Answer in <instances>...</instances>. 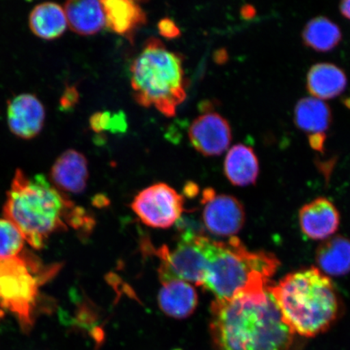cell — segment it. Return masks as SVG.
<instances>
[{
  "instance_id": "obj_3",
  "label": "cell",
  "mask_w": 350,
  "mask_h": 350,
  "mask_svg": "<svg viewBox=\"0 0 350 350\" xmlns=\"http://www.w3.org/2000/svg\"><path fill=\"white\" fill-rule=\"evenodd\" d=\"M269 291L283 322L301 338L323 334L339 317L340 304L334 284L316 267L286 275Z\"/></svg>"
},
{
  "instance_id": "obj_16",
  "label": "cell",
  "mask_w": 350,
  "mask_h": 350,
  "mask_svg": "<svg viewBox=\"0 0 350 350\" xmlns=\"http://www.w3.org/2000/svg\"><path fill=\"white\" fill-rule=\"evenodd\" d=\"M347 82L343 70L330 63L314 64L306 75V89L313 98L322 100L335 98L342 94Z\"/></svg>"
},
{
  "instance_id": "obj_27",
  "label": "cell",
  "mask_w": 350,
  "mask_h": 350,
  "mask_svg": "<svg viewBox=\"0 0 350 350\" xmlns=\"http://www.w3.org/2000/svg\"><path fill=\"white\" fill-rule=\"evenodd\" d=\"M128 129L125 113L122 111L112 113L107 131L113 133H125Z\"/></svg>"
},
{
  "instance_id": "obj_18",
  "label": "cell",
  "mask_w": 350,
  "mask_h": 350,
  "mask_svg": "<svg viewBox=\"0 0 350 350\" xmlns=\"http://www.w3.org/2000/svg\"><path fill=\"white\" fill-rule=\"evenodd\" d=\"M64 11L68 25L78 34L97 33L106 25V16L100 1H68L65 3Z\"/></svg>"
},
{
  "instance_id": "obj_25",
  "label": "cell",
  "mask_w": 350,
  "mask_h": 350,
  "mask_svg": "<svg viewBox=\"0 0 350 350\" xmlns=\"http://www.w3.org/2000/svg\"><path fill=\"white\" fill-rule=\"evenodd\" d=\"M159 30L161 36L168 39L176 38L180 36L181 34L180 30H179L176 24L169 18L160 21Z\"/></svg>"
},
{
  "instance_id": "obj_17",
  "label": "cell",
  "mask_w": 350,
  "mask_h": 350,
  "mask_svg": "<svg viewBox=\"0 0 350 350\" xmlns=\"http://www.w3.org/2000/svg\"><path fill=\"white\" fill-rule=\"evenodd\" d=\"M224 170L232 185H252L256 183L259 176V160L252 148L243 144H236L227 153Z\"/></svg>"
},
{
  "instance_id": "obj_6",
  "label": "cell",
  "mask_w": 350,
  "mask_h": 350,
  "mask_svg": "<svg viewBox=\"0 0 350 350\" xmlns=\"http://www.w3.org/2000/svg\"><path fill=\"white\" fill-rule=\"evenodd\" d=\"M59 267L46 268L30 254L0 258V306L14 314L25 334L32 330L36 319L39 288Z\"/></svg>"
},
{
  "instance_id": "obj_22",
  "label": "cell",
  "mask_w": 350,
  "mask_h": 350,
  "mask_svg": "<svg viewBox=\"0 0 350 350\" xmlns=\"http://www.w3.org/2000/svg\"><path fill=\"white\" fill-rule=\"evenodd\" d=\"M306 46L317 52H328L342 40V32L338 25L325 16H317L308 22L301 32Z\"/></svg>"
},
{
  "instance_id": "obj_28",
  "label": "cell",
  "mask_w": 350,
  "mask_h": 350,
  "mask_svg": "<svg viewBox=\"0 0 350 350\" xmlns=\"http://www.w3.org/2000/svg\"><path fill=\"white\" fill-rule=\"evenodd\" d=\"M326 135L325 133H313L309 137V144L314 150L323 152L325 150Z\"/></svg>"
},
{
  "instance_id": "obj_9",
  "label": "cell",
  "mask_w": 350,
  "mask_h": 350,
  "mask_svg": "<svg viewBox=\"0 0 350 350\" xmlns=\"http://www.w3.org/2000/svg\"><path fill=\"white\" fill-rule=\"evenodd\" d=\"M203 221L210 233L234 237L243 229L246 214L243 205L234 196L216 194L212 188L203 192Z\"/></svg>"
},
{
  "instance_id": "obj_21",
  "label": "cell",
  "mask_w": 350,
  "mask_h": 350,
  "mask_svg": "<svg viewBox=\"0 0 350 350\" xmlns=\"http://www.w3.org/2000/svg\"><path fill=\"white\" fill-rule=\"evenodd\" d=\"M294 120L297 128L306 133H325L332 122V109L322 100L301 98L296 104Z\"/></svg>"
},
{
  "instance_id": "obj_33",
  "label": "cell",
  "mask_w": 350,
  "mask_h": 350,
  "mask_svg": "<svg viewBox=\"0 0 350 350\" xmlns=\"http://www.w3.org/2000/svg\"><path fill=\"white\" fill-rule=\"evenodd\" d=\"M5 316V314H4L3 310H0V321Z\"/></svg>"
},
{
  "instance_id": "obj_30",
  "label": "cell",
  "mask_w": 350,
  "mask_h": 350,
  "mask_svg": "<svg viewBox=\"0 0 350 350\" xmlns=\"http://www.w3.org/2000/svg\"><path fill=\"white\" fill-rule=\"evenodd\" d=\"M340 11L345 18L350 20V0H345L340 3Z\"/></svg>"
},
{
  "instance_id": "obj_15",
  "label": "cell",
  "mask_w": 350,
  "mask_h": 350,
  "mask_svg": "<svg viewBox=\"0 0 350 350\" xmlns=\"http://www.w3.org/2000/svg\"><path fill=\"white\" fill-rule=\"evenodd\" d=\"M106 25L113 32L129 38L146 23V14L137 2L131 0H103Z\"/></svg>"
},
{
  "instance_id": "obj_4",
  "label": "cell",
  "mask_w": 350,
  "mask_h": 350,
  "mask_svg": "<svg viewBox=\"0 0 350 350\" xmlns=\"http://www.w3.org/2000/svg\"><path fill=\"white\" fill-rule=\"evenodd\" d=\"M208 258L202 286L219 300L265 293L281 265L274 254L249 251L234 236L227 242L210 239Z\"/></svg>"
},
{
  "instance_id": "obj_23",
  "label": "cell",
  "mask_w": 350,
  "mask_h": 350,
  "mask_svg": "<svg viewBox=\"0 0 350 350\" xmlns=\"http://www.w3.org/2000/svg\"><path fill=\"white\" fill-rule=\"evenodd\" d=\"M25 240L20 230L7 219H0V258L20 256Z\"/></svg>"
},
{
  "instance_id": "obj_7",
  "label": "cell",
  "mask_w": 350,
  "mask_h": 350,
  "mask_svg": "<svg viewBox=\"0 0 350 350\" xmlns=\"http://www.w3.org/2000/svg\"><path fill=\"white\" fill-rule=\"evenodd\" d=\"M209 240L196 232L185 230L174 250L170 251L164 246L156 251L161 261L159 269L161 283L179 279L203 286L208 267Z\"/></svg>"
},
{
  "instance_id": "obj_5",
  "label": "cell",
  "mask_w": 350,
  "mask_h": 350,
  "mask_svg": "<svg viewBox=\"0 0 350 350\" xmlns=\"http://www.w3.org/2000/svg\"><path fill=\"white\" fill-rule=\"evenodd\" d=\"M130 71L131 89L139 105L154 107L166 117L176 115L178 107L187 97L180 55L166 49L159 39L150 38Z\"/></svg>"
},
{
  "instance_id": "obj_24",
  "label": "cell",
  "mask_w": 350,
  "mask_h": 350,
  "mask_svg": "<svg viewBox=\"0 0 350 350\" xmlns=\"http://www.w3.org/2000/svg\"><path fill=\"white\" fill-rule=\"evenodd\" d=\"M111 115L112 113L109 111L94 113L90 120L92 130H94L97 133H102L103 131H107Z\"/></svg>"
},
{
  "instance_id": "obj_12",
  "label": "cell",
  "mask_w": 350,
  "mask_h": 350,
  "mask_svg": "<svg viewBox=\"0 0 350 350\" xmlns=\"http://www.w3.org/2000/svg\"><path fill=\"white\" fill-rule=\"evenodd\" d=\"M299 220L300 228L306 237L326 240L338 230L340 213L332 201L325 197H319L301 207Z\"/></svg>"
},
{
  "instance_id": "obj_26",
  "label": "cell",
  "mask_w": 350,
  "mask_h": 350,
  "mask_svg": "<svg viewBox=\"0 0 350 350\" xmlns=\"http://www.w3.org/2000/svg\"><path fill=\"white\" fill-rule=\"evenodd\" d=\"M79 100V92L75 86L67 85L60 98V106L64 109H70L76 106Z\"/></svg>"
},
{
  "instance_id": "obj_2",
  "label": "cell",
  "mask_w": 350,
  "mask_h": 350,
  "mask_svg": "<svg viewBox=\"0 0 350 350\" xmlns=\"http://www.w3.org/2000/svg\"><path fill=\"white\" fill-rule=\"evenodd\" d=\"M3 216L17 227L35 249L45 247L52 234L76 230L90 232L94 220L64 192L56 189L42 174L29 177L16 170L3 206Z\"/></svg>"
},
{
  "instance_id": "obj_14",
  "label": "cell",
  "mask_w": 350,
  "mask_h": 350,
  "mask_svg": "<svg viewBox=\"0 0 350 350\" xmlns=\"http://www.w3.org/2000/svg\"><path fill=\"white\" fill-rule=\"evenodd\" d=\"M163 284L157 301L166 316L177 319L190 317L198 306V295L190 283L174 279Z\"/></svg>"
},
{
  "instance_id": "obj_8",
  "label": "cell",
  "mask_w": 350,
  "mask_h": 350,
  "mask_svg": "<svg viewBox=\"0 0 350 350\" xmlns=\"http://www.w3.org/2000/svg\"><path fill=\"white\" fill-rule=\"evenodd\" d=\"M131 208L144 225L167 229L180 218L185 200L172 187L161 183L139 192Z\"/></svg>"
},
{
  "instance_id": "obj_13",
  "label": "cell",
  "mask_w": 350,
  "mask_h": 350,
  "mask_svg": "<svg viewBox=\"0 0 350 350\" xmlns=\"http://www.w3.org/2000/svg\"><path fill=\"white\" fill-rule=\"evenodd\" d=\"M50 175L56 189L81 193L85 190L89 178L86 157L77 150L65 151L55 161Z\"/></svg>"
},
{
  "instance_id": "obj_32",
  "label": "cell",
  "mask_w": 350,
  "mask_h": 350,
  "mask_svg": "<svg viewBox=\"0 0 350 350\" xmlns=\"http://www.w3.org/2000/svg\"><path fill=\"white\" fill-rule=\"evenodd\" d=\"M344 104L345 106H347L349 109H350V98L345 99Z\"/></svg>"
},
{
  "instance_id": "obj_10",
  "label": "cell",
  "mask_w": 350,
  "mask_h": 350,
  "mask_svg": "<svg viewBox=\"0 0 350 350\" xmlns=\"http://www.w3.org/2000/svg\"><path fill=\"white\" fill-rule=\"evenodd\" d=\"M190 142L201 154L213 157L228 150L232 139L228 121L217 113H205L192 122L189 129Z\"/></svg>"
},
{
  "instance_id": "obj_20",
  "label": "cell",
  "mask_w": 350,
  "mask_h": 350,
  "mask_svg": "<svg viewBox=\"0 0 350 350\" xmlns=\"http://www.w3.org/2000/svg\"><path fill=\"white\" fill-rule=\"evenodd\" d=\"M68 21L62 7L55 3H43L30 13L29 27L38 38L53 40L67 29Z\"/></svg>"
},
{
  "instance_id": "obj_11",
  "label": "cell",
  "mask_w": 350,
  "mask_h": 350,
  "mask_svg": "<svg viewBox=\"0 0 350 350\" xmlns=\"http://www.w3.org/2000/svg\"><path fill=\"white\" fill-rule=\"evenodd\" d=\"M45 118V108L33 94H21L8 103V126L16 137L25 139L37 137L43 128Z\"/></svg>"
},
{
  "instance_id": "obj_1",
  "label": "cell",
  "mask_w": 350,
  "mask_h": 350,
  "mask_svg": "<svg viewBox=\"0 0 350 350\" xmlns=\"http://www.w3.org/2000/svg\"><path fill=\"white\" fill-rule=\"evenodd\" d=\"M214 350H294L296 335L282 321L272 295H243L215 299L210 309Z\"/></svg>"
},
{
  "instance_id": "obj_19",
  "label": "cell",
  "mask_w": 350,
  "mask_h": 350,
  "mask_svg": "<svg viewBox=\"0 0 350 350\" xmlns=\"http://www.w3.org/2000/svg\"><path fill=\"white\" fill-rule=\"evenodd\" d=\"M319 269L325 275L340 277L350 272V240L338 235L327 239L317 248Z\"/></svg>"
},
{
  "instance_id": "obj_29",
  "label": "cell",
  "mask_w": 350,
  "mask_h": 350,
  "mask_svg": "<svg viewBox=\"0 0 350 350\" xmlns=\"http://www.w3.org/2000/svg\"><path fill=\"white\" fill-rule=\"evenodd\" d=\"M241 15H242L244 19L251 20L256 15V8L252 5L247 4V5L243 6L242 10H241Z\"/></svg>"
},
{
  "instance_id": "obj_31",
  "label": "cell",
  "mask_w": 350,
  "mask_h": 350,
  "mask_svg": "<svg viewBox=\"0 0 350 350\" xmlns=\"http://www.w3.org/2000/svg\"><path fill=\"white\" fill-rule=\"evenodd\" d=\"M227 59L226 52L224 51H218L215 55V59L218 64L225 63Z\"/></svg>"
}]
</instances>
